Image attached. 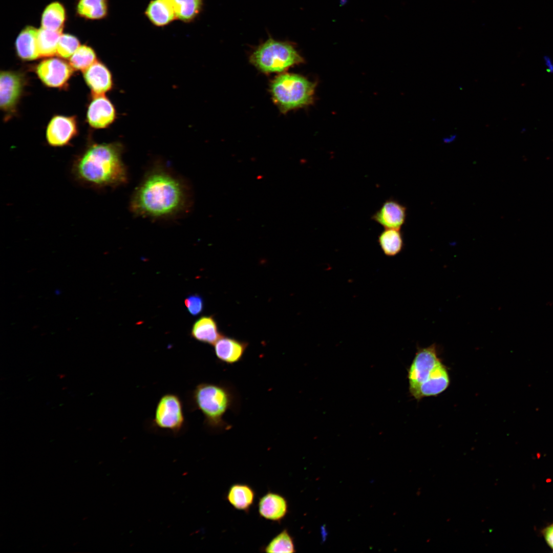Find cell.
<instances>
[{
  "label": "cell",
  "mask_w": 553,
  "mask_h": 553,
  "mask_svg": "<svg viewBox=\"0 0 553 553\" xmlns=\"http://www.w3.org/2000/svg\"><path fill=\"white\" fill-rule=\"evenodd\" d=\"M185 421L183 403L180 397L174 393L163 395L157 403L153 425L177 434L184 426Z\"/></svg>",
  "instance_id": "cell-7"
},
{
  "label": "cell",
  "mask_w": 553,
  "mask_h": 553,
  "mask_svg": "<svg viewBox=\"0 0 553 553\" xmlns=\"http://www.w3.org/2000/svg\"><path fill=\"white\" fill-rule=\"evenodd\" d=\"M123 148L119 142L89 145L72 164L75 180L97 189L126 184L128 176L122 159Z\"/></svg>",
  "instance_id": "cell-2"
},
{
  "label": "cell",
  "mask_w": 553,
  "mask_h": 553,
  "mask_svg": "<svg viewBox=\"0 0 553 553\" xmlns=\"http://www.w3.org/2000/svg\"><path fill=\"white\" fill-rule=\"evenodd\" d=\"M258 512L260 516L265 519L280 522L288 512V501L282 495L268 492L260 498Z\"/></svg>",
  "instance_id": "cell-14"
},
{
  "label": "cell",
  "mask_w": 553,
  "mask_h": 553,
  "mask_svg": "<svg viewBox=\"0 0 553 553\" xmlns=\"http://www.w3.org/2000/svg\"><path fill=\"white\" fill-rule=\"evenodd\" d=\"M77 134V122L74 116L56 115L47 126L46 139L52 146H62L69 144Z\"/></svg>",
  "instance_id": "cell-10"
},
{
  "label": "cell",
  "mask_w": 553,
  "mask_h": 553,
  "mask_svg": "<svg viewBox=\"0 0 553 553\" xmlns=\"http://www.w3.org/2000/svg\"><path fill=\"white\" fill-rule=\"evenodd\" d=\"M184 303L189 313L193 316L199 315L203 310V300L199 294L188 295L185 299Z\"/></svg>",
  "instance_id": "cell-28"
},
{
  "label": "cell",
  "mask_w": 553,
  "mask_h": 553,
  "mask_svg": "<svg viewBox=\"0 0 553 553\" xmlns=\"http://www.w3.org/2000/svg\"><path fill=\"white\" fill-rule=\"evenodd\" d=\"M38 29L27 26L18 34L15 41V49L19 57L24 60H32L40 57L37 47Z\"/></svg>",
  "instance_id": "cell-17"
},
{
  "label": "cell",
  "mask_w": 553,
  "mask_h": 553,
  "mask_svg": "<svg viewBox=\"0 0 553 553\" xmlns=\"http://www.w3.org/2000/svg\"><path fill=\"white\" fill-rule=\"evenodd\" d=\"M177 18L184 22L193 20L200 13L202 0H173Z\"/></svg>",
  "instance_id": "cell-24"
},
{
  "label": "cell",
  "mask_w": 553,
  "mask_h": 553,
  "mask_svg": "<svg viewBox=\"0 0 553 553\" xmlns=\"http://www.w3.org/2000/svg\"><path fill=\"white\" fill-rule=\"evenodd\" d=\"M222 335L212 315L199 318L194 323L190 331V335L194 339L212 346Z\"/></svg>",
  "instance_id": "cell-18"
},
{
  "label": "cell",
  "mask_w": 553,
  "mask_h": 553,
  "mask_svg": "<svg viewBox=\"0 0 553 553\" xmlns=\"http://www.w3.org/2000/svg\"><path fill=\"white\" fill-rule=\"evenodd\" d=\"M80 46L77 37L69 34H61L60 36L56 54L60 57L70 58Z\"/></svg>",
  "instance_id": "cell-27"
},
{
  "label": "cell",
  "mask_w": 553,
  "mask_h": 553,
  "mask_svg": "<svg viewBox=\"0 0 553 553\" xmlns=\"http://www.w3.org/2000/svg\"><path fill=\"white\" fill-rule=\"evenodd\" d=\"M377 241L382 251L387 257H394L399 254L404 245L400 229L385 228L379 235Z\"/></svg>",
  "instance_id": "cell-21"
},
{
  "label": "cell",
  "mask_w": 553,
  "mask_h": 553,
  "mask_svg": "<svg viewBox=\"0 0 553 553\" xmlns=\"http://www.w3.org/2000/svg\"><path fill=\"white\" fill-rule=\"evenodd\" d=\"M83 77L93 95H102L113 86L111 73L102 63L96 61L83 71Z\"/></svg>",
  "instance_id": "cell-15"
},
{
  "label": "cell",
  "mask_w": 553,
  "mask_h": 553,
  "mask_svg": "<svg viewBox=\"0 0 553 553\" xmlns=\"http://www.w3.org/2000/svg\"><path fill=\"white\" fill-rule=\"evenodd\" d=\"M409 391L417 400L436 396L448 387L449 375L433 344L419 348L408 370Z\"/></svg>",
  "instance_id": "cell-4"
},
{
  "label": "cell",
  "mask_w": 553,
  "mask_h": 553,
  "mask_svg": "<svg viewBox=\"0 0 553 553\" xmlns=\"http://www.w3.org/2000/svg\"><path fill=\"white\" fill-rule=\"evenodd\" d=\"M315 82L295 73H280L269 84L271 99L283 114L311 104Z\"/></svg>",
  "instance_id": "cell-5"
},
{
  "label": "cell",
  "mask_w": 553,
  "mask_h": 553,
  "mask_svg": "<svg viewBox=\"0 0 553 553\" xmlns=\"http://www.w3.org/2000/svg\"><path fill=\"white\" fill-rule=\"evenodd\" d=\"M190 203L189 192L184 181L163 164H157L135 188L130 209L139 217L169 219L185 212Z\"/></svg>",
  "instance_id": "cell-1"
},
{
  "label": "cell",
  "mask_w": 553,
  "mask_h": 553,
  "mask_svg": "<svg viewBox=\"0 0 553 553\" xmlns=\"http://www.w3.org/2000/svg\"><path fill=\"white\" fill-rule=\"evenodd\" d=\"M248 345L247 342L222 335L213 346L215 354L219 361L234 365L242 359Z\"/></svg>",
  "instance_id": "cell-13"
},
{
  "label": "cell",
  "mask_w": 553,
  "mask_h": 553,
  "mask_svg": "<svg viewBox=\"0 0 553 553\" xmlns=\"http://www.w3.org/2000/svg\"><path fill=\"white\" fill-rule=\"evenodd\" d=\"M249 61L259 71L268 74L281 73L304 63V59L291 42L269 37L253 50Z\"/></svg>",
  "instance_id": "cell-6"
},
{
  "label": "cell",
  "mask_w": 553,
  "mask_h": 553,
  "mask_svg": "<svg viewBox=\"0 0 553 553\" xmlns=\"http://www.w3.org/2000/svg\"><path fill=\"white\" fill-rule=\"evenodd\" d=\"M321 529H322V534L323 540L324 541L326 539V536L327 535V533L326 530V529H325V528L324 527V526Z\"/></svg>",
  "instance_id": "cell-32"
},
{
  "label": "cell",
  "mask_w": 553,
  "mask_h": 553,
  "mask_svg": "<svg viewBox=\"0 0 553 553\" xmlns=\"http://www.w3.org/2000/svg\"><path fill=\"white\" fill-rule=\"evenodd\" d=\"M266 552H295L293 539L285 528L274 537L263 548Z\"/></svg>",
  "instance_id": "cell-25"
},
{
  "label": "cell",
  "mask_w": 553,
  "mask_h": 553,
  "mask_svg": "<svg viewBox=\"0 0 553 553\" xmlns=\"http://www.w3.org/2000/svg\"><path fill=\"white\" fill-rule=\"evenodd\" d=\"M66 11L60 3L55 2L48 5L41 16V28L54 31L61 32L66 21Z\"/></svg>",
  "instance_id": "cell-20"
},
{
  "label": "cell",
  "mask_w": 553,
  "mask_h": 553,
  "mask_svg": "<svg viewBox=\"0 0 553 553\" xmlns=\"http://www.w3.org/2000/svg\"><path fill=\"white\" fill-rule=\"evenodd\" d=\"M96 61L93 49L88 46L81 45L70 57L69 64L75 70L84 71Z\"/></svg>",
  "instance_id": "cell-26"
},
{
  "label": "cell",
  "mask_w": 553,
  "mask_h": 553,
  "mask_svg": "<svg viewBox=\"0 0 553 553\" xmlns=\"http://www.w3.org/2000/svg\"><path fill=\"white\" fill-rule=\"evenodd\" d=\"M115 117L114 107L104 94L93 95L87 115L88 122L92 127H107L114 122Z\"/></svg>",
  "instance_id": "cell-12"
},
{
  "label": "cell",
  "mask_w": 553,
  "mask_h": 553,
  "mask_svg": "<svg viewBox=\"0 0 553 553\" xmlns=\"http://www.w3.org/2000/svg\"><path fill=\"white\" fill-rule=\"evenodd\" d=\"M25 78L18 72L2 71L0 77L1 108L7 114L13 113L25 86Z\"/></svg>",
  "instance_id": "cell-8"
},
{
  "label": "cell",
  "mask_w": 553,
  "mask_h": 553,
  "mask_svg": "<svg viewBox=\"0 0 553 553\" xmlns=\"http://www.w3.org/2000/svg\"><path fill=\"white\" fill-rule=\"evenodd\" d=\"M456 135H452L444 138V141L446 142H451L456 138Z\"/></svg>",
  "instance_id": "cell-31"
},
{
  "label": "cell",
  "mask_w": 553,
  "mask_h": 553,
  "mask_svg": "<svg viewBox=\"0 0 553 553\" xmlns=\"http://www.w3.org/2000/svg\"><path fill=\"white\" fill-rule=\"evenodd\" d=\"M193 410H198L204 416L205 426L213 432L229 430L232 426L224 419L229 410L234 412L240 407L239 397L232 385L226 382H201L191 395Z\"/></svg>",
  "instance_id": "cell-3"
},
{
  "label": "cell",
  "mask_w": 553,
  "mask_h": 553,
  "mask_svg": "<svg viewBox=\"0 0 553 553\" xmlns=\"http://www.w3.org/2000/svg\"><path fill=\"white\" fill-rule=\"evenodd\" d=\"M347 2V0H340V4L342 5H345Z\"/></svg>",
  "instance_id": "cell-33"
},
{
  "label": "cell",
  "mask_w": 553,
  "mask_h": 553,
  "mask_svg": "<svg viewBox=\"0 0 553 553\" xmlns=\"http://www.w3.org/2000/svg\"><path fill=\"white\" fill-rule=\"evenodd\" d=\"M73 68L65 61L56 58L45 59L39 63L36 72L46 86L61 88L68 82L73 73Z\"/></svg>",
  "instance_id": "cell-9"
},
{
  "label": "cell",
  "mask_w": 553,
  "mask_h": 553,
  "mask_svg": "<svg viewBox=\"0 0 553 553\" xmlns=\"http://www.w3.org/2000/svg\"><path fill=\"white\" fill-rule=\"evenodd\" d=\"M407 218V207L398 201L390 198L371 217L384 228L400 229Z\"/></svg>",
  "instance_id": "cell-11"
},
{
  "label": "cell",
  "mask_w": 553,
  "mask_h": 553,
  "mask_svg": "<svg viewBox=\"0 0 553 553\" xmlns=\"http://www.w3.org/2000/svg\"><path fill=\"white\" fill-rule=\"evenodd\" d=\"M255 496V492L250 485L238 483L230 486L226 498L235 509L248 512L253 504Z\"/></svg>",
  "instance_id": "cell-19"
},
{
  "label": "cell",
  "mask_w": 553,
  "mask_h": 553,
  "mask_svg": "<svg viewBox=\"0 0 553 553\" xmlns=\"http://www.w3.org/2000/svg\"><path fill=\"white\" fill-rule=\"evenodd\" d=\"M145 13L149 20L158 27L166 26L177 18L173 0H152Z\"/></svg>",
  "instance_id": "cell-16"
},
{
  "label": "cell",
  "mask_w": 553,
  "mask_h": 553,
  "mask_svg": "<svg viewBox=\"0 0 553 553\" xmlns=\"http://www.w3.org/2000/svg\"><path fill=\"white\" fill-rule=\"evenodd\" d=\"M544 59H545V61H546V63L547 66H548L549 67L548 69L549 70V72L552 71L553 66H552V62H551L550 58L548 57L545 56L544 57Z\"/></svg>",
  "instance_id": "cell-30"
},
{
  "label": "cell",
  "mask_w": 553,
  "mask_h": 553,
  "mask_svg": "<svg viewBox=\"0 0 553 553\" xmlns=\"http://www.w3.org/2000/svg\"><path fill=\"white\" fill-rule=\"evenodd\" d=\"M61 32L54 31L41 28L37 34V47L40 57H51L57 52L58 42Z\"/></svg>",
  "instance_id": "cell-23"
},
{
  "label": "cell",
  "mask_w": 553,
  "mask_h": 553,
  "mask_svg": "<svg viewBox=\"0 0 553 553\" xmlns=\"http://www.w3.org/2000/svg\"><path fill=\"white\" fill-rule=\"evenodd\" d=\"M544 535L546 542L553 549V524L549 525L544 529Z\"/></svg>",
  "instance_id": "cell-29"
},
{
  "label": "cell",
  "mask_w": 553,
  "mask_h": 553,
  "mask_svg": "<svg viewBox=\"0 0 553 553\" xmlns=\"http://www.w3.org/2000/svg\"><path fill=\"white\" fill-rule=\"evenodd\" d=\"M108 9V0H79L77 6L78 15L89 19L104 18Z\"/></svg>",
  "instance_id": "cell-22"
}]
</instances>
